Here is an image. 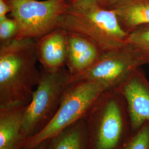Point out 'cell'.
<instances>
[{
  "instance_id": "7a4b0ae2",
  "label": "cell",
  "mask_w": 149,
  "mask_h": 149,
  "mask_svg": "<svg viewBox=\"0 0 149 149\" xmlns=\"http://www.w3.org/2000/svg\"><path fill=\"white\" fill-rule=\"evenodd\" d=\"M69 3L59 18L58 28L89 39L102 52L128 45V33L112 10L94 0H77Z\"/></svg>"
},
{
  "instance_id": "3957f363",
  "label": "cell",
  "mask_w": 149,
  "mask_h": 149,
  "mask_svg": "<svg viewBox=\"0 0 149 149\" xmlns=\"http://www.w3.org/2000/svg\"><path fill=\"white\" fill-rule=\"evenodd\" d=\"M91 149H121L133 133L124 97L104 91L86 117Z\"/></svg>"
},
{
  "instance_id": "9a60e30c",
  "label": "cell",
  "mask_w": 149,
  "mask_h": 149,
  "mask_svg": "<svg viewBox=\"0 0 149 149\" xmlns=\"http://www.w3.org/2000/svg\"><path fill=\"white\" fill-rule=\"evenodd\" d=\"M121 149H149V123L134 132Z\"/></svg>"
},
{
  "instance_id": "6da1fadb",
  "label": "cell",
  "mask_w": 149,
  "mask_h": 149,
  "mask_svg": "<svg viewBox=\"0 0 149 149\" xmlns=\"http://www.w3.org/2000/svg\"><path fill=\"white\" fill-rule=\"evenodd\" d=\"M38 62L36 39L0 43V107L28 104L42 74Z\"/></svg>"
},
{
  "instance_id": "5b68a950",
  "label": "cell",
  "mask_w": 149,
  "mask_h": 149,
  "mask_svg": "<svg viewBox=\"0 0 149 149\" xmlns=\"http://www.w3.org/2000/svg\"><path fill=\"white\" fill-rule=\"evenodd\" d=\"M71 82L72 76L65 68L55 71H42L39 83L26 108L23 130L26 140L40 132L52 120L59 109L64 91Z\"/></svg>"
},
{
  "instance_id": "d6986e66",
  "label": "cell",
  "mask_w": 149,
  "mask_h": 149,
  "mask_svg": "<svg viewBox=\"0 0 149 149\" xmlns=\"http://www.w3.org/2000/svg\"><path fill=\"white\" fill-rule=\"evenodd\" d=\"M75 1H77V0H68L69 3L71 2H74ZM94 1H95L97 3H98L100 5L103 6L105 8L107 7V6H108V4L109 1V0H94Z\"/></svg>"
},
{
  "instance_id": "ba28073f",
  "label": "cell",
  "mask_w": 149,
  "mask_h": 149,
  "mask_svg": "<svg viewBox=\"0 0 149 149\" xmlns=\"http://www.w3.org/2000/svg\"><path fill=\"white\" fill-rule=\"evenodd\" d=\"M117 88L127 103L133 132L149 123V80L141 67Z\"/></svg>"
},
{
  "instance_id": "277c9868",
  "label": "cell",
  "mask_w": 149,
  "mask_h": 149,
  "mask_svg": "<svg viewBox=\"0 0 149 149\" xmlns=\"http://www.w3.org/2000/svg\"><path fill=\"white\" fill-rule=\"evenodd\" d=\"M106 91L101 85L88 81L70 82L53 118L40 132L27 139L22 149H31L44 140L52 139L72 124L86 117Z\"/></svg>"
},
{
  "instance_id": "2e32d148",
  "label": "cell",
  "mask_w": 149,
  "mask_h": 149,
  "mask_svg": "<svg viewBox=\"0 0 149 149\" xmlns=\"http://www.w3.org/2000/svg\"><path fill=\"white\" fill-rule=\"evenodd\" d=\"M18 27L16 21L7 17L0 18V43L15 39Z\"/></svg>"
},
{
  "instance_id": "52a82bcc",
  "label": "cell",
  "mask_w": 149,
  "mask_h": 149,
  "mask_svg": "<svg viewBox=\"0 0 149 149\" xmlns=\"http://www.w3.org/2000/svg\"><path fill=\"white\" fill-rule=\"evenodd\" d=\"M143 65L144 62L139 53L128 44L119 49L102 52L89 69L72 77V81H90L101 85L106 90L117 88Z\"/></svg>"
},
{
  "instance_id": "7c38bea8",
  "label": "cell",
  "mask_w": 149,
  "mask_h": 149,
  "mask_svg": "<svg viewBox=\"0 0 149 149\" xmlns=\"http://www.w3.org/2000/svg\"><path fill=\"white\" fill-rule=\"evenodd\" d=\"M107 8L115 12L128 33L149 24V0H109Z\"/></svg>"
},
{
  "instance_id": "ac0fdd59",
  "label": "cell",
  "mask_w": 149,
  "mask_h": 149,
  "mask_svg": "<svg viewBox=\"0 0 149 149\" xmlns=\"http://www.w3.org/2000/svg\"><path fill=\"white\" fill-rule=\"evenodd\" d=\"M29 149H53L50 139L44 140Z\"/></svg>"
},
{
  "instance_id": "e0dca14e",
  "label": "cell",
  "mask_w": 149,
  "mask_h": 149,
  "mask_svg": "<svg viewBox=\"0 0 149 149\" xmlns=\"http://www.w3.org/2000/svg\"><path fill=\"white\" fill-rule=\"evenodd\" d=\"M11 12V8L6 0H0V18L7 17V15Z\"/></svg>"
},
{
  "instance_id": "9c48e42d",
  "label": "cell",
  "mask_w": 149,
  "mask_h": 149,
  "mask_svg": "<svg viewBox=\"0 0 149 149\" xmlns=\"http://www.w3.org/2000/svg\"><path fill=\"white\" fill-rule=\"evenodd\" d=\"M67 39L68 32L60 28L36 39L38 61L43 69L55 71L65 68L67 61Z\"/></svg>"
},
{
  "instance_id": "5bb4252c",
  "label": "cell",
  "mask_w": 149,
  "mask_h": 149,
  "mask_svg": "<svg viewBox=\"0 0 149 149\" xmlns=\"http://www.w3.org/2000/svg\"><path fill=\"white\" fill-rule=\"evenodd\" d=\"M127 43L138 52L144 65H149V24L129 33Z\"/></svg>"
},
{
  "instance_id": "8fae6325",
  "label": "cell",
  "mask_w": 149,
  "mask_h": 149,
  "mask_svg": "<svg viewBox=\"0 0 149 149\" xmlns=\"http://www.w3.org/2000/svg\"><path fill=\"white\" fill-rule=\"evenodd\" d=\"M26 105L0 107V149H22Z\"/></svg>"
},
{
  "instance_id": "30bf717a",
  "label": "cell",
  "mask_w": 149,
  "mask_h": 149,
  "mask_svg": "<svg viewBox=\"0 0 149 149\" xmlns=\"http://www.w3.org/2000/svg\"><path fill=\"white\" fill-rule=\"evenodd\" d=\"M67 32L66 66L72 77H74L89 69L98 59L102 52L89 39L77 33Z\"/></svg>"
},
{
  "instance_id": "4fadbf2b",
  "label": "cell",
  "mask_w": 149,
  "mask_h": 149,
  "mask_svg": "<svg viewBox=\"0 0 149 149\" xmlns=\"http://www.w3.org/2000/svg\"><path fill=\"white\" fill-rule=\"evenodd\" d=\"M50 139L53 149H91L86 118L72 124Z\"/></svg>"
},
{
  "instance_id": "8992f818",
  "label": "cell",
  "mask_w": 149,
  "mask_h": 149,
  "mask_svg": "<svg viewBox=\"0 0 149 149\" xmlns=\"http://www.w3.org/2000/svg\"><path fill=\"white\" fill-rule=\"evenodd\" d=\"M18 31L15 39H38L58 28L60 16L69 6L68 0H6Z\"/></svg>"
}]
</instances>
